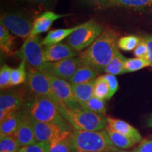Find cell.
<instances>
[{"instance_id":"obj_1","label":"cell","mask_w":152,"mask_h":152,"mask_svg":"<svg viewBox=\"0 0 152 152\" xmlns=\"http://www.w3.org/2000/svg\"><path fill=\"white\" fill-rule=\"evenodd\" d=\"M118 34L111 28L104 29L101 35L90 47L80 53L81 64L90 66L98 73L111 62L118 47Z\"/></svg>"},{"instance_id":"obj_2","label":"cell","mask_w":152,"mask_h":152,"mask_svg":"<svg viewBox=\"0 0 152 152\" xmlns=\"http://www.w3.org/2000/svg\"><path fill=\"white\" fill-rule=\"evenodd\" d=\"M24 111L35 121L55 123L64 130L71 131V125L62 115L60 106L51 98L34 96Z\"/></svg>"},{"instance_id":"obj_3","label":"cell","mask_w":152,"mask_h":152,"mask_svg":"<svg viewBox=\"0 0 152 152\" xmlns=\"http://www.w3.org/2000/svg\"><path fill=\"white\" fill-rule=\"evenodd\" d=\"M73 152H111L116 150L105 130L71 132Z\"/></svg>"},{"instance_id":"obj_4","label":"cell","mask_w":152,"mask_h":152,"mask_svg":"<svg viewBox=\"0 0 152 152\" xmlns=\"http://www.w3.org/2000/svg\"><path fill=\"white\" fill-rule=\"evenodd\" d=\"M62 115L73 129L85 131H100L107 126V118L104 115L87 111L82 108L70 109L64 105L60 106Z\"/></svg>"},{"instance_id":"obj_5","label":"cell","mask_w":152,"mask_h":152,"mask_svg":"<svg viewBox=\"0 0 152 152\" xmlns=\"http://www.w3.org/2000/svg\"><path fill=\"white\" fill-rule=\"evenodd\" d=\"M0 23L11 34L26 39L31 34L34 21L32 16L26 11L14 9H7L1 12Z\"/></svg>"},{"instance_id":"obj_6","label":"cell","mask_w":152,"mask_h":152,"mask_svg":"<svg viewBox=\"0 0 152 152\" xmlns=\"http://www.w3.org/2000/svg\"><path fill=\"white\" fill-rule=\"evenodd\" d=\"M101 24L94 20L79 25L78 28L66 39V43L77 53L87 49L103 32Z\"/></svg>"},{"instance_id":"obj_7","label":"cell","mask_w":152,"mask_h":152,"mask_svg":"<svg viewBox=\"0 0 152 152\" xmlns=\"http://www.w3.org/2000/svg\"><path fill=\"white\" fill-rule=\"evenodd\" d=\"M42 40L38 35H30L25 39L20 49L16 53V56L23 61L30 67L39 69L46 63Z\"/></svg>"},{"instance_id":"obj_8","label":"cell","mask_w":152,"mask_h":152,"mask_svg":"<svg viewBox=\"0 0 152 152\" xmlns=\"http://www.w3.org/2000/svg\"><path fill=\"white\" fill-rule=\"evenodd\" d=\"M26 85L28 90L34 96H43L51 98L60 106L61 103L52 90V85L48 77L39 69L30 67L27 71Z\"/></svg>"},{"instance_id":"obj_9","label":"cell","mask_w":152,"mask_h":152,"mask_svg":"<svg viewBox=\"0 0 152 152\" xmlns=\"http://www.w3.org/2000/svg\"><path fill=\"white\" fill-rule=\"evenodd\" d=\"M48 77L52 85V90L57 98L60 101L62 106L65 105L70 109H75L80 108L74 96L72 85L69 82L58 78L52 74L45 71H42Z\"/></svg>"},{"instance_id":"obj_10","label":"cell","mask_w":152,"mask_h":152,"mask_svg":"<svg viewBox=\"0 0 152 152\" xmlns=\"http://www.w3.org/2000/svg\"><path fill=\"white\" fill-rule=\"evenodd\" d=\"M82 65L78 57L68 58L56 62H46L41 66L39 71L52 74L58 78L69 81L77 68Z\"/></svg>"},{"instance_id":"obj_11","label":"cell","mask_w":152,"mask_h":152,"mask_svg":"<svg viewBox=\"0 0 152 152\" xmlns=\"http://www.w3.org/2000/svg\"><path fill=\"white\" fill-rule=\"evenodd\" d=\"M25 104L24 92L21 90L3 91L0 95V121L10 112L20 110Z\"/></svg>"},{"instance_id":"obj_12","label":"cell","mask_w":152,"mask_h":152,"mask_svg":"<svg viewBox=\"0 0 152 152\" xmlns=\"http://www.w3.org/2000/svg\"><path fill=\"white\" fill-rule=\"evenodd\" d=\"M31 118V117H30ZM32 119L33 125L34 134L36 141L37 142H52L65 131L58 125L52 123L40 122Z\"/></svg>"},{"instance_id":"obj_13","label":"cell","mask_w":152,"mask_h":152,"mask_svg":"<svg viewBox=\"0 0 152 152\" xmlns=\"http://www.w3.org/2000/svg\"><path fill=\"white\" fill-rule=\"evenodd\" d=\"M46 62H56L78 56V53L67 43L60 42L47 46L45 49Z\"/></svg>"},{"instance_id":"obj_14","label":"cell","mask_w":152,"mask_h":152,"mask_svg":"<svg viewBox=\"0 0 152 152\" xmlns=\"http://www.w3.org/2000/svg\"><path fill=\"white\" fill-rule=\"evenodd\" d=\"M23 116L20 126L14 136L20 148L27 147L37 142L34 134L33 125L31 118L23 110Z\"/></svg>"},{"instance_id":"obj_15","label":"cell","mask_w":152,"mask_h":152,"mask_svg":"<svg viewBox=\"0 0 152 152\" xmlns=\"http://www.w3.org/2000/svg\"><path fill=\"white\" fill-rule=\"evenodd\" d=\"M70 16V14H59L52 11H46L42 13L34 20L31 35H39L48 31L54 21L63 17Z\"/></svg>"},{"instance_id":"obj_16","label":"cell","mask_w":152,"mask_h":152,"mask_svg":"<svg viewBox=\"0 0 152 152\" xmlns=\"http://www.w3.org/2000/svg\"><path fill=\"white\" fill-rule=\"evenodd\" d=\"M23 110H18L10 112L1 121L0 124V137L14 135L20 126L23 116Z\"/></svg>"},{"instance_id":"obj_17","label":"cell","mask_w":152,"mask_h":152,"mask_svg":"<svg viewBox=\"0 0 152 152\" xmlns=\"http://www.w3.org/2000/svg\"><path fill=\"white\" fill-rule=\"evenodd\" d=\"M107 123L112 130L132 139L136 143L142 141V137L139 131L128 123L122 120L109 117L107 118Z\"/></svg>"},{"instance_id":"obj_18","label":"cell","mask_w":152,"mask_h":152,"mask_svg":"<svg viewBox=\"0 0 152 152\" xmlns=\"http://www.w3.org/2000/svg\"><path fill=\"white\" fill-rule=\"evenodd\" d=\"M112 7L144 11L152 8V0H109L106 9Z\"/></svg>"},{"instance_id":"obj_19","label":"cell","mask_w":152,"mask_h":152,"mask_svg":"<svg viewBox=\"0 0 152 152\" xmlns=\"http://www.w3.org/2000/svg\"><path fill=\"white\" fill-rule=\"evenodd\" d=\"M98 72L90 66L82 64L68 81L71 85L82 84L94 81L96 78Z\"/></svg>"},{"instance_id":"obj_20","label":"cell","mask_w":152,"mask_h":152,"mask_svg":"<svg viewBox=\"0 0 152 152\" xmlns=\"http://www.w3.org/2000/svg\"><path fill=\"white\" fill-rule=\"evenodd\" d=\"M94 80L82 84L72 85V89L75 98L80 106L94 96ZM81 108V107H80Z\"/></svg>"},{"instance_id":"obj_21","label":"cell","mask_w":152,"mask_h":152,"mask_svg":"<svg viewBox=\"0 0 152 152\" xmlns=\"http://www.w3.org/2000/svg\"><path fill=\"white\" fill-rule=\"evenodd\" d=\"M78 26L70 28H59L51 30L42 39V45L47 47L61 42V41L67 39L75 30H77Z\"/></svg>"},{"instance_id":"obj_22","label":"cell","mask_w":152,"mask_h":152,"mask_svg":"<svg viewBox=\"0 0 152 152\" xmlns=\"http://www.w3.org/2000/svg\"><path fill=\"white\" fill-rule=\"evenodd\" d=\"M50 142L49 152H73L71 131H65Z\"/></svg>"},{"instance_id":"obj_23","label":"cell","mask_w":152,"mask_h":152,"mask_svg":"<svg viewBox=\"0 0 152 152\" xmlns=\"http://www.w3.org/2000/svg\"><path fill=\"white\" fill-rule=\"evenodd\" d=\"M15 39L13 34L4 26H0V49L1 52L9 56L14 54Z\"/></svg>"},{"instance_id":"obj_24","label":"cell","mask_w":152,"mask_h":152,"mask_svg":"<svg viewBox=\"0 0 152 152\" xmlns=\"http://www.w3.org/2000/svg\"><path fill=\"white\" fill-rule=\"evenodd\" d=\"M127 59L128 58L123 56L120 52L119 49H117L111 62L104 68L103 71L114 75L123 74L125 70V64Z\"/></svg>"},{"instance_id":"obj_25","label":"cell","mask_w":152,"mask_h":152,"mask_svg":"<svg viewBox=\"0 0 152 152\" xmlns=\"http://www.w3.org/2000/svg\"><path fill=\"white\" fill-rule=\"evenodd\" d=\"M106 131L114 147L121 149H129L137 144L132 139L112 130L108 125L106 127Z\"/></svg>"},{"instance_id":"obj_26","label":"cell","mask_w":152,"mask_h":152,"mask_svg":"<svg viewBox=\"0 0 152 152\" xmlns=\"http://www.w3.org/2000/svg\"><path fill=\"white\" fill-rule=\"evenodd\" d=\"M26 79H27L26 63L21 61L18 68L12 69L9 87H15L21 85L26 82Z\"/></svg>"},{"instance_id":"obj_27","label":"cell","mask_w":152,"mask_h":152,"mask_svg":"<svg viewBox=\"0 0 152 152\" xmlns=\"http://www.w3.org/2000/svg\"><path fill=\"white\" fill-rule=\"evenodd\" d=\"M110 89L103 75L99 76L94 80V96L101 99H109Z\"/></svg>"},{"instance_id":"obj_28","label":"cell","mask_w":152,"mask_h":152,"mask_svg":"<svg viewBox=\"0 0 152 152\" xmlns=\"http://www.w3.org/2000/svg\"><path fill=\"white\" fill-rule=\"evenodd\" d=\"M80 107L87 111L102 114V115H104L106 111L105 101L95 96H93L87 102L80 104Z\"/></svg>"},{"instance_id":"obj_29","label":"cell","mask_w":152,"mask_h":152,"mask_svg":"<svg viewBox=\"0 0 152 152\" xmlns=\"http://www.w3.org/2000/svg\"><path fill=\"white\" fill-rule=\"evenodd\" d=\"M151 66V63L147 58H128L125 64L124 73H132L140 71L146 67Z\"/></svg>"},{"instance_id":"obj_30","label":"cell","mask_w":152,"mask_h":152,"mask_svg":"<svg viewBox=\"0 0 152 152\" xmlns=\"http://www.w3.org/2000/svg\"><path fill=\"white\" fill-rule=\"evenodd\" d=\"M141 38L136 35H127L120 37L118 41V47L125 52L134 51L139 45Z\"/></svg>"},{"instance_id":"obj_31","label":"cell","mask_w":152,"mask_h":152,"mask_svg":"<svg viewBox=\"0 0 152 152\" xmlns=\"http://www.w3.org/2000/svg\"><path fill=\"white\" fill-rule=\"evenodd\" d=\"M20 149L18 142L13 135L1 137L0 152H16Z\"/></svg>"},{"instance_id":"obj_32","label":"cell","mask_w":152,"mask_h":152,"mask_svg":"<svg viewBox=\"0 0 152 152\" xmlns=\"http://www.w3.org/2000/svg\"><path fill=\"white\" fill-rule=\"evenodd\" d=\"M9 1L38 7V8H50L54 7L57 0H9Z\"/></svg>"},{"instance_id":"obj_33","label":"cell","mask_w":152,"mask_h":152,"mask_svg":"<svg viewBox=\"0 0 152 152\" xmlns=\"http://www.w3.org/2000/svg\"><path fill=\"white\" fill-rule=\"evenodd\" d=\"M13 68L9 66L3 65L0 69V88L1 90H4L9 87L11 80V74Z\"/></svg>"},{"instance_id":"obj_34","label":"cell","mask_w":152,"mask_h":152,"mask_svg":"<svg viewBox=\"0 0 152 152\" xmlns=\"http://www.w3.org/2000/svg\"><path fill=\"white\" fill-rule=\"evenodd\" d=\"M51 147L50 142H37L36 143L22 147L23 152H49Z\"/></svg>"},{"instance_id":"obj_35","label":"cell","mask_w":152,"mask_h":152,"mask_svg":"<svg viewBox=\"0 0 152 152\" xmlns=\"http://www.w3.org/2000/svg\"><path fill=\"white\" fill-rule=\"evenodd\" d=\"M103 77L104 79L107 82L108 85L109 86L110 89V94L109 96V99H110L114 94L116 93V92L118 90L119 85L118 83V80L115 77V75H111V74L106 73V75H104Z\"/></svg>"},{"instance_id":"obj_36","label":"cell","mask_w":152,"mask_h":152,"mask_svg":"<svg viewBox=\"0 0 152 152\" xmlns=\"http://www.w3.org/2000/svg\"><path fill=\"white\" fill-rule=\"evenodd\" d=\"M133 52H134V55L137 58H147V45L144 37L141 38V40H140V43H139V45L137 46L136 48L134 49Z\"/></svg>"},{"instance_id":"obj_37","label":"cell","mask_w":152,"mask_h":152,"mask_svg":"<svg viewBox=\"0 0 152 152\" xmlns=\"http://www.w3.org/2000/svg\"><path fill=\"white\" fill-rule=\"evenodd\" d=\"M83 3L89 7L98 9V10H104L106 9V6L109 0H80Z\"/></svg>"},{"instance_id":"obj_38","label":"cell","mask_w":152,"mask_h":152,"mask_svg":"<svg viewBox=\"0 0 152 152\" xmlns=\"http://www.w3.org/2000/svg\"><path fill=\"white\" fill-rule=\"evenodd\" d=\"M135 152H152V139L142 140Z\"/></svg>"},{"instance_id":"obj_39","label":"cell","mask_w":152,"mask_h":152,"mask_svg":"<svg viewBox=\"0 0 152 152\" xmlns=\"http://www.w3.org/2000/svg\"><path fill=\"white\" fill-rule=\"evenodd\" d=\"M144 39H145L146 43L147 45V49H148V54H147V58L151 63V66L152 67V35H148L144 37Z\"/></svg>"},{"instance_id":"obj_40","label":"cell","mask_w":152,"mask_h":152,"mask_svg":"<svg viewBox=\"0 0 152 152\" xmlns=\"http://www.w3.org/2000/svg\"><path fill=\"white\" fill-rule=\"evenodd\" d=\"M147 123V125L149 127V128H152V114L149 117Z\"/></svg>"},{"instance_id":"obj_41","label":"cell","mask_w":152,"mask_h":152,"mask_svg":"<svg viewBox=\"0 0 152 152\" xmlns=\"http://www.w3.org/2000/svg\"><path fill=\"white\" fill-rule=\"evenodd\" d=\"M16 152H23V151H22L21 148H20V149H18V151H16Z\"/></svg>"},{"instance_id":"obj_42","label":"cell","mask_w":152,"mask_h":152,"mask_svg":"<svg viewBox=\"0 0 152 152\" xmlns=\"http://www.w3.org/2000/svg\"><path fill=\"white\" fill-rule=\"evenodd\" d=\"M119 152H129V151H119ZM135 152V151H134Z\"/></svg>"}]
</instances>
